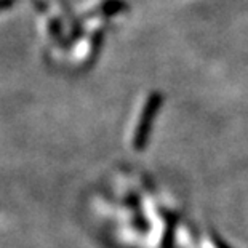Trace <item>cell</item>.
<instances>
[{"label": "cell", "instance_id": "obj_1", "mask_svg": "<svg viewBox=\"0 0 248 248\" xmlns=\"http://www.w3.org/2000/svg\"><path fill=\"white\" fill-rule=\"evenodd\" d=\"M46 32H48V35L55 42H60L61 44V40H62V21L56 16H51L48 21H46Z\"/></svg>", "mask_w": 248, "mask_h": 248}, {"label": "cell", "instance_id": "obj_2", "mask_svg": "<svg viewBox=\"0 0 248 248\" xmlns=\"http://www.w3.org/2000/svg\"><path fill=\"white\" fill-rule=\"evenodd\" d=\"M125 8H126V3L124 0H106L99 10H101V13H104V15H115Z\"/></svg>", "mask_w": 248, "mask_h": 248}, {"label": "cell", "instance_id": "obj_3", "mask_svg": "<svg viewBox=\"0 0 248 248\" xmlns=\"http://www.w3.org/2000/svg\"><path fill=\"white\" fill-rule=\"evenodd\" d=\"M13 3H15V0H0V12H3V10H8Z\"/></svg>", "mask_w": 248, "mask_h": 248}]
</instances>
